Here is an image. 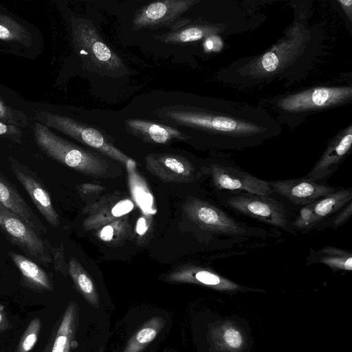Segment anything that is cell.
Returning <instances> with one entry per match:
<instances>
[{
	"label": "cell",
	"mask_w": 352,
	"mask_h": 352,
	"mask_svg": "<svg viewBox=\"0 0 352 352\" xmlns=\"http://www.w3.org/2000/svg\"><path fill=\"white\" fill-rule=\"evenodd\" d=\"M243 112L228 105L220 111L174 106L158 109L157 116L172 126L208 133L217 138L216 146L220 149L237 150L256 146L270 137V129Z\"/></svg>",
	"instance_id": "1"
},
{
	"label": "cell",
	"mask_w": 352,
	"mask_h": 352,
	"mask_svg": "<svg viewBox=\"0 0 352 352\" xmlns=\"http://www.w3.org/2000/svg\"><path fill=\"white\" fill-rule=\"evenodd\" d=\"M188 219L206 233L233 243L268 236V232L238 221L215 204L190 198L184 206Z\"/></svg>",
	"instance_id": "2"
},
{
	"label": "cell",
	"mask_w": 352,
	"mask_h": 352,
	"mask_svg": "<svg viewBox=\"0 0 352 352\" xmlns=\"http://www.w3.org/2000/svg\"><path fill=\"white\" fill-rule=\"evenodd\" d=\"M72 25L75 50L86 69L109 77L129 74L122 58L103 41L91 21L73 18Z\"/></svg>",
	"instance_id": "3"
},
{
	"label": "cell",
	"mask_w": 352,
	"mask_h": 352,
	"mask_svg": "<svg viewBox=\"0 0 352 352\" xmlns=\"http://www.w3.org/2000/svg\"><path fill=\"white\" fill-rule=\"evenodd\" d=\"M34 134L37 145L50 157L85 175L107 174L109 166L105 159L63 139L46 126L36 122Z\"/></svg>",
	"instance_id": "4"
},
{
	"label": "cell",
	"mask_w": 352,
	"mask_h": 352,
	"mask_svg": "<svg viewBox=\"0 0 352 352\" xmlns=\"http://www.w3.org/2000/svg\"><path fill=\"white\" fill-rule=\"evenodd\" d=\"M223 206L241 214L294 234L289 215L280 202L271 197L249 192H218Z\"/></svg>",
	"instance_id": "5"
},
{
	"label": "cell",
	"mask_w": 352,
	"mask_h": 352,
	"mask_svg": "<svg viewBox=\"0 0 352 352\" xmlns=\"http://www.w3.org/2000/svg\"><path fill=\"white\" fill-rule=\"evenodd\" d=\"M207 170L217 192L245 191L265 196L272 193L267 181L246 172L225 155L214 157Z\"/></svg>",
	"instance_id": "6"
},
{
	"label": "cell",
	"mask_w": 352,
	"mask_h": 352,
	"mask_svg": "<svg viewBox=\"0 0 352 352\" xmlns=\"http://www.w3.org/2000/svg\"><path fill=\"white\" fill-rule=\"evenodd\" d=\"M35 118L47 127L55 129L124 165L131 159L110 143L100 131L91 126L47 111H38Z\"/></svg>",
	"instance_id": "7"
},
{
	"label": "cell",
	"mask_w": 352,
	"mask_h": 352,
	"mask_svg": "<svg viewBox=\"0 0 352 352\" xmlns=\"http://www.w3.org/2000/svg\"><path fill=\"white\" fill-rule=\"evenodd\" d=\"M0 229L11 243L36 261L44 265L53 261L47 241L42 239L19 217L1 204Z\"/></svg>",
	"instance_id": "8"
},
{
	"label": "cell",
	"mask_w": 352,
	"mask_h": 352,
	"mask_svg": "<svg viewBox=\"0 0 352 352\" xmlns=\"http://www.w3.org/2000/svg\"><path fill=\"white\" fill-rule=\"evenodd\" d=\"M145 161L151 174L167 182L191 183L208 175L207 165L198 168L186 157L175 154H149Z\"/></svg>",
	"instance_id": "9"
},
{
	"label": "cell",
	"mask_w": 352,
	"mask_h": 352,
	"mask_svg": "<svg viewBox=\"0 0 352 352\" xmlns=\"http://www.w3.org/2000/svg\"><path fill=\"white\" fill-rule=\"evenodd\" d=\"M197 2L195 0H164L150 3L134 15L133 29L154 30L168 27L171 30L181 15Z\"/></svg>",
	"instance_id": "10"
},
{
	"label": "cell",
	"mask_w": 352,
	"mask_h": 352,
	"mask_svg": "<svg viewBox=\"0 0 352 352\" xmlns=\"http://www.w3.org/2000/svg\"><path fill=\"white\" fill-rule=\"evenodd\" d=\"M352 89L348 87H317L289 95L279 106L285 111L302 112L338 104L351 98Z\"/></svg>",
	"instance_id": "11"
},
{
	"label": "cell",
	"mask_w": 352,
	"mask_h": 352,
	"mask_svg": "<svg viewBox=\"0 0 352 352\" xmlns=\"http://www.w3.org/2000/svg\"><path fill=\"white\" fill-rule=\"evenodd\" d=\"M272 191L296 205L305 206L335 191L334 188L307 177L267 181Z\"/></svg>",
	"instance_id": "12"
},
{
	"label": "cell",
	"mask_w": 352,
	"mask_h": 352,
	"mask_svg": "<svg viewBox=\"0 0 352 352\" xmlns=\"http://www.w3.org/2000/svg\"><path fill=\"white\" fill-rule=\"evenodd\" d=\"M10 160L13 174L23 186L36 208L52 226L58 227L60 223L58 214L40 179L27 166L14 158L11 157Z\"/></svg>",
	"instance_id": "13"
},
{
	"label": "cell",
	"mask_w": 352,
	"mask_h": 352,
	"mask_svg": "<svg viewBox=\"0 0 352 352\" xmlns=\"http://www.w3.org/2000/svg\"><path fill=\"white\" fill-rule=\"evenodd\" d=\"M352 130L348 129L331 140L326 150L305 177L321 184L334 174L350 152Z\"/></svg>",
	"instance_id": "14"
},
{
	"label": "cell",
	"mask_w": 352,
	"mask_h": 352,
	"mask_svg": "<svg viewBox=\"0 0 352 352\" xmlns=\"http://www.w3.org/2000/svg\"><path fill=\"white\" fill-rule=\"evenodd\" d=\"M134 203L129 199L116 200L114 195L106 196L85 208L88 217L83 221L85 230L100 229L132 211Z\"/></svg>",
	"instance_id": "15"
},
{
	"label": "cell",
	"mask_w": 352,
	"mask_h": 352,
	"mask_svg": "<svg viewBox=\"0 0 352 352\" xmlns=\"http://www.w3.org/2000/svg\"><path fill=\"white\" fill-rule=\"evenodd\" d=\"M124 124L129 133L152 144H166L191 138L173 126L142 119H126Z\"/></svg>",
	"instance_id": "16"
},
{
	"label": "cell",
	"mask_w": 352,
	"mask_h": 352,
	"mask_svg": "<svg viewBox=\"0 0 352 352\" xmlns=\"http://www.w3.org/2000/svg\"><path fill=\"white\" fill-rule=\"evenodd\" d=\"M0 204L19 217L39 235L46 227L19 192L15 186L0 173Z\"/></svg>",
	"instance_id": "17"
},
{
	"label": "cell",
	"mask_w": 352,
	"mask_h": 352,
	"mask_svg": "<svg viewBox=\"0 0 352 352\" xmlns=\"http://www.w3.org/2000/svg\"><path fill=\"white\" fill-rule=\"evenodd\" d=\"M164 279L170 283H195L212 287L234 288L236 287L211 269L192 264L179 266L168 274Z\"/></svg>",
	"instance_id": "18"
},
{
	"label": "cell",
	"mask_w": 352,
	"mask_h": 352,
	"mask_svg": "<svg viewBox=\"0 0 352 352\" xmlns=\"http://www.w3.org/2000/svg\"><path fill=\"white\" fill-rule=\"evenodd\" d=\"M78 325V307L70 302L60 322L43 352H70L76 343L75 338Z\"/></svg>",
	"instance_id": "19"
},
{
	"label": "cell",
	"mask_w": 352,
	"mask_h": 352,
	"mask_svg": "<svg viewBox=\"0 0 352 352\" xmlns=\"http://www.w3.org/2000/svg\"><path fill=\"white\" fill-rule=\"evenodd\" d=\"M8 255L19 269L25 285L38 292H51L53 284L51 278L36 263L12 251Z\"/></svg>",
	"instance_id": "20"
},
{
	"label": "cell",
	"mask_w": 352,
	"mask_h": 352,
	"mask_svg": "<svg viewBox=\"0 0 352 352\" xmlns=\"http://www.w3.org/2000/svg\"><path fill=\"white\" fill-rule=\"evenodd\" d=\"M129 191L135 205L144 215L151 216L157 213L154 197L145 179L138 172L136 162L130 159L125 164Z\"/></svg>",
	"instance_id": "21"
},
{
	"label": "cell",
	"mask_w": 352,
	"mask_h": 352,
	"mask_svg": "<svg viewBox=\"0 0 352 352\" xmlns=\"http://www.w3.org/2000/svg\"><path fill=\"white\" fill-rule=\"evenodd\" d=\"M351 201V188H338L333 192L309 204V206L320 224L324 219L334 215Z\"/></svg>",
	"instance_id": "22"
},
{
	"label": "cell",
	"mask_w": 352,
	"mask_h": 352,
	"mask_svg": "<svg viewBox=\"0 0 352 352\" xmlns=\"http://www.w3.org/2000/svg\"><path fill=\"white\" fill-rule=\"evenodd\" d=\"M322 263L334 270L351 271V252L334 246L325 245L319 250H311L307 258V264Z\"/></svg>",
	"instance_id": "23"
},
{
	"label": "cell",
	"mask_w": 352,
	"mask_h": 352,
	"mask_svg": "<svg viewBox=\"0 0 352 352\" xmlns=\"http://www.w3.org/2000/svg\"><path fill=\"white\" fill-rule=\"evenodd\" d=\"M68 273L76 289L84 298L93 307L98 308L99 296L96 287L87 271L76 258H70Z\"/></svg>",
	"instance_id": "24"
},
{
	"label": "cell",
	"mask_w": 352,
	"mask_h": 352,
	"mask_svg": "<svg viewBox=\"0 0 352 352\" xmlns=\"http://www.w3.org/2000/svg\"><path fill=\"white\" fill-rule=\"evenodd\" d=\"M164 325L165 320L162 317L151 318L131 337L123 352H141L156 338Z\"/></svg>",
	"instance_id": "25"
},
{
	"label": "cell",
	"mask_w": 352,
	"mask_h": 352,
	"mask_svg": "<svg viewBox=\"0 0 352 352\" xmlns=\"http://www.w3.org/2000/svg\"><path fill=\"white\" fill-rule=\"evenodd\" d=\"M215 32L216 28L209 25H190L155 37L164 43L184 44L205 38Z\"/></svg>",
	"instance_id": "26"
},
{
	"label": "cell",
	"mask_w": 352,
	"mask_h": 352,
	"mask_svg": "<svg viewBox=\"0 0 352 352\" xmlns=\"http://www.w3.org/2000/svg\"><path fill=\"white\" fill-rule=\"evenodd\" d=\"M131 226L126 217L117 219L102 226L96 232V236L101 241L117 243L129 236Z\"/></svg>",
	"instance_id": "27"
},
{
	"label": "cell",
	"mask_w": 352,
	"mask_h": 352,
	"mask_svg": "<svg viewBox=\"0 0 352 352\" xmlns=\"http://www.w3.org/2000/svg\"><path fill=\"white\" fill-rule=\"evenodd\" d=\"M31 38L30 34L23 25L9 16L0 14V40L16 41L28 45Z\"/></svg>",
	"instance_id": "28"
},
{
	"label": "cell",
	"mask_w": 352,
	"mask_h": 352,
	"mask_svg": "<svg viewBox=\"0 0 352 352\" xmlns=\"http://www.w3.org/2000/svg\"><path fill=\"white\" fill-rule=\"evenodd\" d=\"M41 329V320L38 318L32 319L22 335L15 352H30L37 342Z\"/></svg>",
	"instance_id": "29"
},
{
	"label": "cell",
	"mask_w": 352,
	"mask_h": 352,
	"mask_svg": "<svg viewBox=\"0 0 352 352\" xmlns=\"http://www.w3.org/2000/svg\"><path fill=\"white\" fill-rule=\"evenodd\" d=\"M292 224L296 232L300 231L302 234H306L317 228L319 223L311 206L307 204L302 206Z\"/></svg>",
	"instance_id": "30"
},
{
	"label": "cell",
	"mask_w": 352,
	"mask_h": 352,
	"mask_svg": "<svg viewBox=\"0 0 352 352\" xmlns=\"http://www.w3.org/2000/svg\"><path fill=\"white\" fill-rule=\"evenodd\" d=\"M0 120L16 126H25L28 124L25 115L6 105L0 99Z\"/></svg>",
	"instance_id": "31"
},
{
	"label": "cell",
	"mask_w": 352,
	"mask_h": 352,
	"mask_svg": "<svg viewBox=\"0 0 352 352\" xmlns=\"http://www.w3.org/2000/svg\"><path fill=\"white\" fill-rule=\"evenodd\" d=\"M352 214V201L343 207L340 211L334 214V217L329 219L325 227L332 229H337L345 224L351 218Z\"/></svg>",
	"instance_id": "32"
},
{
	"label": "cell",
	"mask_w": 352,
	"mask_h": 352,
	"mask_svg": "<svg viewBox=\"0 0 352 352\" xmlns=\"http://www.w3.org/2000/svg\"><path fill=\"white\" fill-rule=\"evenodd\" d=\"M47 246L50 250L52 260L54 262V268L64 275L68 273V265L65 260L64 250L63 245L58 248L52 247L47 241Z\"/></svg>",
	"instance_id": "33"
},
{
	"label": "cell",
	"mask_w": 352,
	"mask_h": 352,
	"mask_svg": "<svg viewBox=\"0 0 352 352\" xmlns=\"http://www.w3.org/2000/svg\"><path fill=\"white\" fill-rule=\"evenodd\" d=\"M0 135L12 138L14 141L21 142L20 139L21 137V131L19 129L12 124H8L0 121Z\"/></svg>",
	"instance_id": "34"
},
{
	"label": "cell",
	"mask_w": 352,
	"mask_h": 352,
	"mask_svg": "<svg viewBox=\"0 0 352 352\" xmlns=\"http://www.w3.org/2000/svg\"><path fill=\"white\" fill-rule=\"evenodd\" d=\"M78 190L82 197H88L98 195L104 190V188L98 184L85 183L79 185Z\"/></svg>",
	"instance_id": "35"
},
{
	"label": "cell",
	"mask_w": 352,
	"mask_h": 352,
	"mask_svg": "<svg viewBox=\"0 0 352 352\" xmlns=\"http://www.w3.org/2000/svg\"><path fill=\"white\" fill-rule=\"evenodd\" d=\"M223 46V43L221 38L214 34H211L206 38L204 41V48L206 52H219Z\"/></svg>",
	"instance_id": "36"
},
{
	"label": "cell",
	"mask_w": 352,
	"mask_h": 352,
	"mask_svg": "<svg viewBox=\"0 0 352 352\" xmlns=\"http://www.w3.org/2000/svg\"><path fill=\"white\" fill-rule=\"evenodd\" d=\"M225 340L227 344L232 348H238L242 344L241 334L233 329L226 330L225 332Z\"/></svg>",
	"instance_id": "37"
},
{
	"label": "cell",
	"mask_w": 352,
	"mask_h": 352,
	"mask_svg": "<svg viewBox=\"0 0 352 352\" xmlns=\"http://www.w3.org/2000/svg\"><path fill=\"white\" fill-rule=\"evenodd\" d=\"M11 327L12 325L6 311L5 307L0 304V333L7 331Z\"/></svg>",
	"instance_id": "38"
},
{
	"label": "cell",
	"mask_w": 352,
	"mask_h": 352,
	"mask_svg": "<svg viewBox=\"0 0 352 352\" xmlns=\"http://www.w3.org/2000/svg\"><path fill=\"white\" fill-rule=\"evenodd\" d=\"M338 2L340 4L343 10L348 14L350 20H351V10H352V1L351 0H338Z\"/></svg>",
	"instance_id": "39"
},
{
	"label": "cell",
	"mask_w": 352,
	"mask_h": 352,
	"mask_svg": "<svg viewBox=\"0 0 352 352\" xmlns=\"http://www.w3.org/2000/svg\"><path fill=\"white\" fill-rule=\"evenodd\" d=\"M145 220V219L141 218L138 221L137 230L140 233V234L144 232L147 228L146 223H144Z\"/></svg>",
	"instance_id": "40"
}]
</instances>
